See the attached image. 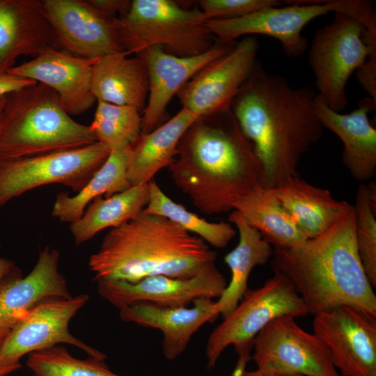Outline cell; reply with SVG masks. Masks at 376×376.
Instances as JSON below:
<instances>
[{
  "mask_svg": "<svg viewBox=\"0 0 376 376\" xmlns=\"http://www.w3.org/2000/svg\"><path fill=\"white\" fill-rule=\"evenodd\" d=\"M316 95L310 87L293 86L258 63L233 100L230 109L261 164L265 187L298 176L302 157L322 137Z\"/></svg>",
  "mask_w": 376,
  "mask_h": 376,
  "instance_id": "1",
  "label": "cell"
},
{
  "mask_svg": "<svg viewBox=\"0 0 376 376\" xmlns=\"http://www.w3.org/2000/svg\"><path fill=\"white\" fill-rule=\"evenodd\" d=\"M168 170L175 186L209 215L234 210L254 187L264 186L261 164L230 109L199 117L182 135Z\"/></svg>",
  "mask_w": 376,
  "mask_h": 376,
  "instance_id": "2",
  "label": "cell"
},
{
  "mask_svg": "<svg viewBox=\"0 0 376 376\" xmlns=\"http://www.w3.org/2000/svg\"><path fill=\"white\" fill-rule=\"evenodd\" d=\"M271 266L285 274L308 314L345 305L376 318V296L360 260L350 206L327 230L289 249H274Z\"/></svg>",
  "mask_w": 376,
  "mask_h": 376,
  "instance_id": "3",
  "label": "cell"
},
{
  "mask_svg": "<svg viewBox=\"0 0 376 376\" xmlns=\"http://www.w3.org/2000/svg\"><path fill=\"white\" fill-rule=\"evenodd\" d=\"M217 257L198 236L166 217L141 212L109 231L88 265L95 280L135 283L159 275L190 278Z\"/></svg>",
  "mask_w": 376,
  "mask_h": 376,
  "instance_id": "4",
  "label": "cell"
},
{
  "mask_svg": "<svg viewBox=\"0 0 376 376\" xmlns=\"http://www.w3.org/2000/svg\"><path fill=\"white\" fill-rule=\"evenodd\" d=\"M97 141L91 126L73 120L49 87L37 83L6 95L0 159L72 150Z\"/></svg>",
  "mask_w": 376,
  "mask_h": 376,
  "instance_id": "5",
  "label": "cell"
},
{
  "mask_svg": "<svg viewBox=\"0 0 376 376\" xmlns=\"http://www.w3.org/2000/svg\"><path fill=\"white\" fill-rule=\"evenodd\" d=\"M200 8H185L171 0H133L128 12L115 19L120 45L130 55L160 46L167 53L191 56L210 49L216 38Z\"/></svg>",
  "mask_w": 376,
  "mask_h": 376,
  "instance_id": "6",
  "label": "cell"
},
{
  "mask_svg": "<svg viewBox=\"0 0 376 376\" xmlns=\"http://www.w3.org/2000/svg\"><path fill=\"white\" fill-rule=\"evenodd\" d=\"M288 6L266 8L242 17L206 21L209 31L216 39L235 41L240 36L265 35L278 40L291 57H298L306 50L308 39L303 29L313 19L329 13H343L359 22L366 29L376 23L373 3L364 0L284 1Z\"/></svg>",
  "mask_w": 376,
  "mask_h": 376,
  "instance_id": "7",
  "label": "cell"
},
{
  "mask_svg": "<svg viewBox=\"0 0 376 376\" xmlns=\"http://www.w3.org/2000/svg\"><path fill=\"white\" fill-rule=\"evenodd\" d=\"M317 30L308 52L309 64L320 95L332 110L347 107L346 86L351 75L376 52V34L343 13Z\"/></svg>",
  "mask_w": 376,
  "mask_h": 376,
  "instance_id": "8",
  "label": "cell"
},
{
  "mask_svg": "<svg viewBox=\"0 0 376 376\" xmlns=\"http://www.w3.org/2000/svg\"><path fill=\"white\" fill-rule=\"evenodd\" d=\"M308 315L292 281L274 272L263 286L247 289L235 308L210 334L206 345L207 367H215L224 350L233 345L237 353L253 347L256 336L272 320L282 316Z\"/></svg>",
  "mask_w": 376,
  "mask_h": 376,
  "instance_id": "9",
  "label": "cell"
},
{
  "mask_svg": "<svg viewBox=\"0 0 376 376\" xmlns=\"http://www.w3.org/2000/svg\"><path fill=\"white\" fill-rule=\"evenodd\" d=\"M111 150L95 142L84 147L16 159H0V206L35 188L62 184L79 192Z\"/></svg>",
  "mask_w": 376,
  "mask_h": 376,
  "instance_id": "10",
  "label": "cell"
},
{
  "mask_svg": "<svg viewBox=\"0 0 376 376\" xmlns=\"http://www.w3.org/2000/svg\"><path fill=\"white\" fill-rule=\"evenodd\" d=\"M291 316L269 322L256 336L251 356L258 370L276 375L341 376L327 345Z\"/></svg>",
  "mask_w": 376,
  "mask_h": 376,
  "instance_id": "11",
  "label": "cell"
},
{
  "mask_svg": "<svg viewBox=\"0 0 376 376\" xmlns=\"http://www.w3.org/2000/svg\"><path fill=\"white\" fill-rule=\"evenodd\" d=\"M88 295L45 301L32 309L10 329L0 347V366L21 368L26 354L61 343L76 346L89 357L104 361L106 355L75 337L69 331L71 319L87 303Z\"/></svg>",
  "mask_w": 376,
  "mask_h": 376,
  "instance_id": "12",
  "label": "cell"
},
{
  "mask_svg": "<svg viewBox=\"0 0 376 376\" xmlns=\"http://www.w3.org/2000/svg\"><path fill=\"white\" fill-rule=\"evenodd\" d=\"M258 50L256 38L245 36L229 52L209 63L178 93L182 107L199 117L230 109L258 63Z\"/></svg>",
  "mask_w": 376,
  "mask_h": 376,
  "instance_id": "13",
  "label": "cell"
},
{
  "mask_svg": "<svg viewBox=\"0 0 376 376\" xmlns=\"http://www.w3.org/2000/svg\"><path fill=\"white\" fill-rule=\"evenodd\" d=\"M99 295L119 310L146 302L164 307H186L201 298H219L227 283L215 263L195 276L182 279L163 275L144 278L135 283L97 279Z\"/></svg>",
  "mask_w": 376,
  "mask_h": 376,
  "instance_id": "14",
  "label": "cell"
},
{
  "mask_svg": "<svg viewBox=\"0 0 376 376\" xmlns=\"http://www.w3.org/2000/svg\"><path fill=\"white\" fill-rule=\"evenodd\" d=\"M313 327L341 376H376V318L341 305L314 315Z\"/></svg>",
  "mask_w": 376,
  "mask_h": 376,
  "instance_id": "15",
  "label": "cell"
},
{
  "mask_svg": "<svg viewBox=\"0 0 376 376\" xmlns=\"http://www.w3.org/2000/svg\"><path fill=\"white\" fill-rule=\"evenodd\" d=\"M42 3L61 49L86 58L124 51L116 18L107 17L88 0H42Z\"/></svg>",
  "mask_w": 376,
  "mask_h": 376,
  "instance_id": "16",
  "label": "cell"
},
{
  "mask_svg": "<svg viewBox=\"0 0 376 376\" xmlns=\"http://www.w3.org/2000/svg\"><path fill=\"white\" fill-rule=\"evenodd\" d=\"M235 44V40L223 42L216 39L207 51L187 57L170 54L160 46L151 47L139 54L146 63L149 81L148 101L141 116V134H148L157 127L173 96L201 69L229 52Z\"/></svg>",
  "mask_w": 376,
  "mask_h": 376,
  "instance_id": "17",
  "label": "cell"
},
{
  "mask_svg": "<svg viewBox=\"0 0 376 376\" xmlns=\"http://www.w3.org/2000/svg\"><path fill=\"white\" fill-rule=\"evenodd\" d=\"M97 59L50 48L29 61L15 65L7 73L49 87L70 115H79L96 101L91 91V79L93 67Z\"/></svg>",
  "mask_w": 376,
  "mask_h": 376,
  "instance_id": "18",
  "label": "cell"
},
{
  "mask_svg": "<svg viewBox=\"0 0 376 376\" xmlns=\"http://www.w3.org/2000/svg\"><path fill=\"white\" fill-rule=\"evenodd\" d=\"M60 254L47 246L26 276L13 275L0 283V329H11L38 305L72 297L59 272Z\"/></svg>",
  "mask_w": 376,
  "mask_h": 376,
  "instance_id": "19",
  "label": "cell"
},
{
  "mask_svg": "<svg viewBox=\"0 0 376 376\" xmlns=\"http://www.w3.org/2000/svg\"><path fill=\"white\" fill-rule=\"evenodd\" d=\"M60 49L39 0H0V73L15 66L21 56L36 57Z\"/></svg>",
  "mask_w": 376,
  "mask_h": 376,
  "instance_id": "20",
  "label": "cell"
},
{
  "mask_svg": "<svg viewBox=\"0 0 376 376\" xmlns=\"http://www.w3.org/2000/svg\"><path fill=\"white\" fill-rule=\"evenodd\" d=\"M191 304V307H164L142 302L120 309L119 315L125 322L161 331L163 354L173 360L182 354L203 324L214 322L220 315L212 299H198Z\"/></svg>",
  "mask_w": 376,
  "mask_h": 376,
  "instance_id": "21",
  "label": "cell"
},
{
  "mask_svg": "<svg viewBox=\"0 0 376 376\" xmlns=\"http://www.w3.org/2000/svg\"><path fill=\"white\" fill-rule=\"evenodd\" d=\"M375 107L371 99L347 114L330 109L317 94L315 113L322 126L336 134L343 144L342 160L350 175L363 183L376 175V130L368 114Z\"/></svg>",
  "mask_w": 376,
  "mask_h": 376,
  "instance_id": "22",
  "label": "cell"
},
{
  "mask_svg": "<svg viewBox=\"0 0 376 376\" xmlns=\"http://www.w3.org/2000/svg\"><path fill=\"white\" fill-rule=\"evenodd\" d=\"M129 56L118 51L98 58L93 67L91 91L96 101L132 107L141 112L148 95L147 68L141 55Z\"/></svg>",
  "mask_w": 376,
  "mask_h": 376,
  "instance_id": "23",
  "label": "cell"
},
{
  "mask_svg": "<svg viewBox=\"0 0 376 376\" xmlns=\"http://www.w3.org/2000/svg\"><path fill=\"white\" fill-rule=\"evenodd\" d=\"M267 189L307 239L329 228L351 205L336 200L329 190L314 186L299 176L288 178Z\"/></svg>",
  "mask_w": 376,
  "mask_h": 376,
  "instance_id": "24",
  "label": "cell"
},
{
  "mask_svg": "<svg viewBox=\"0 0 376 376\" xmlns=\"http://www.w3.org/2000/svg\"><path fill=\"white\" fill-rule=\"evenodd\" d=\"M199 118L182 107L152 132L141 134L131 146L127 179L131 186L148 184L155 174L173 162L180 140Z\"/></svg>",
  "mask_w": 376,
  "mask_h": 376,
  "instance_id": "25",
  "label": "cell"
},
{
  "mask_svg": "<svg viewBox=\"0 0 376 376\" xmlns=\"http://www.w3.org/2000/svg\"><path fill=\"white\" fill-rule=\"evenodd\" d=\"M228 220L239 233L237 245L224 257L231 272V278L221 295L216 301L223 318L237 306L248 289L247 282L252 269L266 264L272 257V246L263 240L260 233L251 226L237 210H233Z\"/></svg>",
  "mask_w": 376,
  "mask_h": 376,
  "instance_id": "26",
  "label": "cell"
},
{
  "mask_svg": "<svg viewBox=\"0 0 376 376\" xmlns=\"http://www.w3.org/2000/svg\"><path fill=\"white\" fill-rule=\"evenodd\" d=\"M233 210L257 229L274 249H292L308 240L269 189L261 185L239 199Z\"/></svg>",
  "mask_w": 376,
  "mask_h": 376,
  "instance_id": "27",
  "label": "cell"
},
{
  "mask_svg": "<svg viewBox=\"0 0 376 376\" xmlns=\"http://www.w3.org/2000/svg\"><path fill=\"white\" fill-rule=\"evenodd\" d=\"M130 151L131 146L111 150L104 164L75 196L58 193L52 215L60 221L72 224L81 217L95 198L103 195L109 197L131 187L127 179Z\"/></svg>",
  "mask_w": 376,
  "mask_h": 376,
  "instance_id": "28",
  "label": "cell"
},
{
  "mask_svg": "<svg viewBox=\"0 0 376 376\" xmlns=\"http://www.w3.org/2000/svg\"><path fill=\"white\" fill-rule=\"evenodd\" d=\"M148 184L131 186L111 196L95 198L83 215L70 224L76 244L92 239L101 230L118 227L140 214L148 202Z\"/></svg>",
  "mask_w": 376,
  "mask_h": 376,
  "instance_id": "29",
  "label": "cell"
},
{
  "mask_svg": "<svg viewBox=\"0 0 376 376\" xmlns=\"http://www.w3.org/2000/svg\"><path fill=\"white\" fill-rule=\"evenodd\" d=\"M148 187V202L142 213L166 217L216 248H225L235 237L236 230L230 223L209 222L188 211L166 195L153 180Z\"/></svg>",
  "mask_w": 376,
  "mask_h": 376,
  "instance_id": "30",
  "label": "cell"
},
{
  "mask_svg": "<svg viewBox=\"0 0 376 376\" xmlns=\"http://www.w3.org/2000/svg\"><path fill=\"white\" fill-rule=\"evenodd\" d=\"M97 102L94 119L90 125L97 141L111 151L134 143L141 135L140 111L132 107Z\"/></svg>",
  "mask_w": 376,
  "mask_h": 376,
  "instance_id": "31",
  "label": "cell"
},
{
  "mask_svg": "<svg viewBox=\"0 0 376 376\" xmlns=\"http://www.w3.org/2000/svg\"><path fill=\"white\" fill-rule=\"evenodd\" d=\"M26 364L35 376H127L112 372L102 360L79 359L58 345L29 354Z\"/></svg>",
  "mask_w": 376,
  "mask_h": 376,
  "instance_id": "32",
  "label": "cell"
},
{
  "mask_svg": "<svg viewBox=\"0 0 376 376\" xmlns=\"http://www.w3.org/2000/svg\"><path fill=\"white\" fill-rule=\"evenodd\" d=\"M376 194L366 183L355 198V235L359 256L367 277L376 287Z\"/></svg>",
  "mask_w": 376,
  "mask_h": 376,
  "instance_id": "33",
  "label": "cell"
},
{
  "mask_svg": "<svg viewBox=\"0 0 376 376\" xmlns=\"http://www.w3.org/2000/svg\"><path fill=\"white\" fill-rule=\"evenodd\" d=\"M200 9L207 20L231 19L244 17L260 10L279 6L277 0H201Z\"/></svg>",
  "mask_w": 376,
  "mask_h": 376,
  "instance_id": "34",
  "label": "cell"
},
{
  "mask_svg": "<svg viewBox=\"0 0 376 376\" xmlns=\"http://www.w3.org/2000/svg\"><path fill=\"white\" fill-rule=\"evenodd\" d=\"M357 77L376 104V52L371 53L364 63L357 70Z\"/></svg>",
  "mask_w": 376,
  "mask_h": 376,
  "instance_id": "35",
  "label": "cell"
},
{
  "mask_svg": "<svg viewBox=\"0 0 376 376\" xmlns=\"http://www.w3.org/2000/svg\"><path fill=\"white\" fill-rule=\"evenodd\" d=\"M100 12L109 18L114 19L125 15L129 10L132 1L128 0H88Z\"/></svg>",
  "mask_w": 376,
  "mask_h": 376,
  "instance_id": "36",
  "label": "cell"
},
{
  "mask_svg": "<svg viewBox=\"0 0 376 376\" xmlns=\"http://www.w3.org/2000/svg\"><path fill=\"white\" fill-rule=\"evenodd\" d=\"M36 81L6 73H0V97L21 90Z\"/></svg>",
  "mask_w": 376,
  "mask_h": 376,
  "instance_id": "37",
  "label": "cell"
},
{
  "mask_svg": "<svg viewBox=\"0 0 376 376\" xmlns=\"http://www.w3.org/2000/svg\"><path fill=\"white\" fill-rule=\"evenodd\" d=\"M251 347L246 348L238 353L239 357L237 363L230 376H242L246 370L248 362L251 360Z\"/></svg>",
  "mask_w": 376,
  "mask_h": 376,
  "instance_id": "38",
  "label": "cell"
},
{
  "mask_svg": "<svg viewBox=\"0 0 376 376\" xmlns=\"http://www.w3.org/2000/svg\"><path fill=\"white\" fill-rule=\"evenodd\" d=\"M15 265L12 260L0 256V283L14 275Z\"/></svg>",
  "mask_w": 376,
  "mask_h": 376,
  "instance_id": "39",
  "label": "cell"
},
{
  "mask_svg": "<svg viewBox=\"0 0 376 376\" xmlns=\"http://www.w3.org/2000/svg\"><path fill=\"white\" fill-rule=\"evenodd\" d=\"M242 376H281V375L265 373L258 370H251V371H248L245 370V371L243 373ZM290 376H304V375H290Z\"/></svg>",
  "mask_w": 376,
  "mask_h": 376,
  "instance_id": "40",
  "label": "cell"
},
{
  "mask_svg": "<svg viewBox=\"0 0 376 376\" xmlns=\"http://www.w3.org/2000/svg\"><path fill=\"white\" fill-rule=\"evenodd\" d=\"M18 368L13 366H0V376H7L10 373L17 370Z\"/></svg>",
  "mask_w": 376,
  "mask_h": 376,
  "instance_id": "41",
  "label": "cell"
},
{
  "mask_svg": "<svg viewBox=\"0 0 376 376\" xmlns=\"http://www.w3.org/2000/svg\"><path fill=\"white\" fill-rule=\"evenodd\" d=\"M9 329H0V347L2 345L4 339L9 332Z\"/></svg>",
  "mask_w": 376,
  "mask_h": 376,
  "instance_id": "42",
  "label": "cell"
},
{
  "mask_svg": "<svg viewBox=\"0 0 376 376\" xmlns=\"http://www.w3.org/2000/svg\"><path fill=\"white\" fill-rule=\"evenodd\" d=\"M6 102V96L0 97V129H1V116L2 111Z\"/></svg>",
  "mask_w": 376,
  "mask_h": 376,
  "instance_id": "43",
  "label": "cell"
},
{
  "mask_svg": "<svg viewBox=\"0 0 376 376\" xmlns=\"http://www.w3.org/2000/svg\"><path fill=\"white\" fill-rule=\"evenodd\" d=\"M33 376H35V375H33Z\"/></svg>",
  "mask_w": 376,
  "mask_h": 376,
  "instance_id": "44",
  "label": "cell"
}]
</instances>
